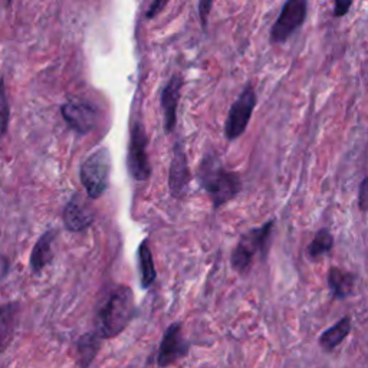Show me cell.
<instances>
[{"label": "cell", "mask_w": 368, "mask_h": 368, "mask_svg": "<svg viewBox=\"0 0 368 368\" xmlns=\"http://www.w3.org/2000/svg\"><path fill=\"white\" fill-rule=\"evenodd\" d=\"M308 0H286L270 29L269 41L272 45L285 44L306 21Z\"/></svg>", "instance_id": "cell-5"}, {"label": "cell", "mask_w": 368, "mask_h": 368, "mask_svg": "<svg viewBox=\"0 0 368 368\" xmlns=\"http://www.w3.org/2000/svg\"><path fill=\"white\" fill-rule=\"evenodd\" d=\"M167 3H169V0H153L151 6L149 8V12H147V17H149V19H151V17L157 16Z\"/></svg>", "instance_id": "cell-24"}, {"label": "cell", "mask_w": 368, "mask_h": 368, "mask_svg": "<svg viewBox=\"0 0 368 368\" xmlns=\"http://www.w3.org/2000/svg\"><path fill=\"white\" fill-rule=\"evenodd\" d=\"M55 236H57V230H48L35 243L30 253V269L33 272H41L46 265L52 262V243L55 241Z\"/></svg>", "instance_id": "cell-13"}, {"label": "cell", "mask_w": 368, "mask_h": 368, "mask_svg": "<svg viewBox=\"0 0 368 368\" xmlns=\"http://www.w3.org/2000/svg\"><path fill=\"white\" fill-rule=\"evenodd\" d=\"M354 282L356 276L351 272L342 270L340 268H331L328 272V286L335 300H345L351 295Z\"/></svg>", "instance_id": "cell-14"}, {"label": "cell", "mask_w": 368, "mask_h": 368, "mask_svg": "<svg viewBox=\"0 0 368 368\" xmlns=\"http://www.w3.org/2000/svg\"><path fill=\"white\" fill-rule=\"evenodd\" d=\"M190 344L184 340L180 322L172 324L163 335L157 356L158 367H169L189 354Z\"/></svg>", "instance_id": "cell-8"}, {"label": "cell", "mask_w": 368, "mask_h": 368, "mask_svg": "<svg viewBox=\"0 0 368 368\" xmlns=\"http://www.w3.org/2000/svg\"><path fill=\"white\" fill-rule=\"evenodd\" d=\"M189 183H190V170L187 164V157L183 150V145L177 141L174 145V153L169 173V189L172 196L174 199H183L187 193Z\"/></svg>", "instance_id": "cell-10"}, {"label": "cell", "mask_w": 368, "mask_h": 368, "mask_svg": "<svg viewBox=\"0 0 368 368\" xmlns=\"http://www.w3.org/2000/svg\"><path fill=\"white\" fill-rule=\"evenodd\" d=\"M351 333V320L344 317L335 325L328 328L320 337V345L325 349L326 353L335 349L348 335Z\"/></svg>", "instance_id": "cell-16"}, {"label": "cell", "mask_w": 368, "mask_h": 368, "mask_svg": "<svg viewBox=\"0 0 368 368\" xmlns=\"http://www.w3.org/2000/svg\"><path fill=\"white\" fill-rule=\"evenodd\" d=\"M138 266L141 275V286L145 289L150 288L157 278V273L154 268L153 255L147 241H144L138 248Z\"/></svg>", "instance_id": "cell-18"}, {"label": "cell", "mask_w": 368, "mask_h": 368, "mask_svg": "<svg viewBox=\"0 0 368 368\" xmlns=\"http://www.w3.org/2000/svg\"><path fill=\"white\" fill-rule=\"evenodd\" d=\"M200 186L209 194L214 209L226 205L242 190V181L237 173L226 170L214 154H208L200 163L197 172Z\"/></svg>", "instance_id": "cell-2"}, {"label": "cell", "mask_w": 368, "mask_h": 368, "mask_svg": "<svg viewBox=\"0 0 368 368\" xmlns=\"http://www.w3.org/2000/svg\"><path fill=\"white\" fill-rule=\"evenodd\" d=\"M9 2H10V0H9Z\"/></svg>", "instance_id": "cell-25"}, {"label": "cell", "mask_w": 368, "mask_h": 368, "mask_svg": "<svg viewBox=\"0 0 368 368\" xmlns=\"http://www.w3.org/2000/svg\"><path fill=\"white\" fill-rule=\"evenodd\" d=\"M358 201H360V209L361 210H368V177H365L362 180V183L360 184Z\"/></svg>", "instance_id": "cell-23"}, {"label": "cell", "mask_w": 368, "mask_h": 368, "mask_svg": "<svg viewBox=\"0 0 368 368\" xmlns=\"http://www.w3.org/2000/svg\"><path fill=\"white\" fill-rule=\"evenodd\" d=\"M273 229V220L265 223L264 226L252 229L243 233L239 239L232 253V266L239 273H246L252 268L255 257L259 255L264 261L268 253V243Z\"/></svg>", "instance_id": "cell-3"}, {"label": "cell", "mask_w": 368, "mask_h": 368, "mask_svg": "<svg viewBox=\"0 0 368 368\" xmlns=\"http://www.w3.org/2000/svg\"><path fill=\"white\" fill-rule=\"evenodd\" d=\"M256 104L257 95L255 88L252 85H246L242 94L232 104L225 122V136L229 141H234L246 131Z\"/></svg>", "instance_id": "cell-6"}, {"label": "cell", "mask_w": 368, "mask_h": 368, "mask_svg": "<svg viewBox=\"0 0 368 368\" xmlns=\"http://www.w3.org/2000/svg\"><path fill=\"white\" fill-rule=\"evenodd\" d=\"M354 0H334V17H342L345 16L349 9H351Z\"/></svg>", "instance_id": "cell-22"}, {"label": "cell", "mask_w": 368, "mask_h": 368, "mask_svg": "<svg viewBox=\"0 0 368 368\" xmlns=\"http://www.w3.org/2000/svg\"><path fill=\"white\" fill-rule=\"evenodd\" d=\"M17 304H5L0 306V354L12 342L16 333Z\"/></svg>", "instance_id": "cell-15"}, {"label": "cell", "mask_w": 368, "mask_h": 368, "mask_svg": "<svg viewBox=\"0 0 368 368\" xmlns=\"http://www.w3.org/2000/svg\"><path fill=\"white\" fill-rule=\"evenodd\" d=\"M111 170V156L107 149L92 153L81 165V183L91 200L100 199L108 189V177Z\"/></svg>", "instance_id": "cell-4"}, {"label": "cell", "mask_w": 368, "mask_h": 368, "mask_svg": "<svg viewBox=\"0 0 368 368\" xmlns=\"http://www.w3.org/2000/svg\"><path fill=\"white\" fill-rule=\"evenodd\" d=\"M334 246V237L328 229H321L317 232L314 241L308 246V253L312 259H318L320 256L328 253Z\"/></svg>", "instance_id": "cell-19"}, {"label": "cell", "mask_w": 368, "mask_h": 368, "mask_svg": "<svg viewBox=\"0 0 368 368\" xmlns=\"http://www.w3.org/2000/svg\"><path fill=\"white\" fill-rule=\"evenodd\" d=\"M183 86V78L178 73L172 77L169 84L165 85L163 95H161V105L164 113V131L165 134L173 133L176 122H177V104L180 100V91Z\"/></svg>", "instance_id": "cell-12"}, {"label": "cell", "mask_w": 368, "mask_h": 368, "mask_svg": "<svg viewBox=\"0 0 368 368\" xmlns=\"http://www.w3.org/2000/svg\"><path fill=\"white\" fill-rule=\"evenodd\" d=\"M64 223L71 232H82L95 220L94 210L82 199L81 194H73L64 209Z\"/></svg>", "instance_id": "cell-11"}, {"label": "cell", "mask_w": 368, "mask_h": 368, "mask_svg": "<svg viewBox=\"0 0 368 368\" xmlns=\"http://www.w3.org/2000/svg\"><path fill=\"white\" fill-rule=\"evenodd\" d=\"M102 340L104 338L97 333V331L86 333L80 338L77 349H78V364L81 368H88L91 362L94 361L101 348Z\"/></svg>", "instance_id": "cell-17"}, {"label": "cell", "mask_w": 368, "mask_h": 368, "mask_svg": "<svg viewBox=\"0 0 368 368\" xmlns=\"http://www.w3.org/2000/svg\"><path fill=\"white\" fill-rule=\"evenodd\" d=\"M61 113L68 125L80 134L91 133L98 121L97 109L82 101H71L64 104Z\"/></svg>", "instance_id": "cell-9"}, {"label": "cell", "mask_w": 368, "mask_h": 368, "mask_svg": "<svg viewBox=\"0 0 368 368\" xmlns=\"http://www.w3.org/2000/svg\"><path fill=\"white\" fill-rule=\"evenodd\" d=\"M134 315L133 291L124 285L116 286L97 312L95 331L102 338H116L130 325Z\"/></svg>", "instance_id": "cell-1"}, {"label": "cell", "mask_w": 368, "mask_h": 368, "mask_svg": "<svg viewBox=\"0 0 368 368\" xmlns=\"http://www.w3.org/2000/svg\"><path fill=\"white\" fill-rule=\"evenodd\" d=\"M212 5H213V0H200L199 2V15H200V21L203 28L208 26Z\"/></svg>", "instance_id": "cell-21"}, {"label": "cell", "mask_w": 368, "mask_h": 368, "mask_svg": "<svg viewBox=\"0 0 368 368\" xmlns=\"http://www.w3.org/2000/svg\"><path fill=\"white\" fill-rule=\"evenodd\" d=\"M9 102L6 97V89H5V81L0 80V136H3L8 131V124H9Z\"/></svg>", "instance_id": "cell-20"}, {"label": "cell", "mask_w": 368, "mask_h": 368, "mask_svg": "<svg viewBox=\"0 0 368 368\" xmlns=\"http://www.w3.org/2000/svg\"><path fill=\"white\" fill-rule=\"evenodd\" d=\"M147 138L145 128L141 121H134L131 125V136H130V147H128V170L133 178L137 181H145L151 174L150 160L147 154Z\"/></svg>", "instance_id": "cell-7"}]
</instances>
